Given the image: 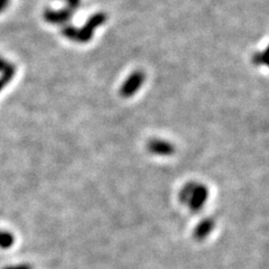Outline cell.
Listing matches in <instances>:
<instances>
[{
  "label": "cell",
  "instance_id": "obj_4",
  "mask_svg": "<svg viewBox=\"0 0 269 269\" xmlns=\"http://www.w3.org/2000/svg\"><path fill=\"white\" fill-rule=\"evenodd\" d=\"M14 242H15V237L8 231L0 230V248L9 249L12 248Z\"/></svg>",
  "mask_w": 269,
  "mask_h": 269
},
{
  "label": "cell",
  "instance_id": "obj_2",
  "mask_svg": "<svg viewBox=\"0 0 269 269\" xmlns=\"http://www.w3.org/2000/svg\"><path fill=\"white\" fill-rule=\"evenodd\" d=\"M148 150L150 153L159 156H170L174 154L175 148L172 143L160 141V139H154L148 143Z\"/></svg>",
  "mask_w": 269,
  "mask_h": 269
},
{
  "label": "cell",
  "instance_id": "obj_1",
  "mask_svg": "<svg viewBox=\"0 0 269 269\" xmlns=\"http://www.w3.org/2000/svg\"><path fill=\"white\" fill-rule=\"evenodd\" d=\"M178 196L179 200L190 207V210L193 212H200L207 201L209 191L206 185L191 182L182 189Z\"/></svg>",
  "mask_w": 269,
  "mask_h": 269
},
{
  "label": "cell",
  "instance_id": "obj_3",
  "mask_svg": "<svg viewBox=\"0 0 269 269\" xmlns=\"http://www.w3.org/2000/svg\"><path fill=\"white\" fill-rule=\"evenodd\" d=\"M214 220L212 218H206L200 222L199 224L196 225L194 231H193V237H194L195 240H199V241H202L209 237V235L212 232L214 228Z\"/></svg>",
  "mask_w": 269,
  "mask_h": 269
},
{
  "label": "cell",
  "instance_id": "obj_5",
  "mask_svg": "<svg viewBox=\"0 0 269 269\" xmlns=\"http://www.w3.org/2000/svg\"><path fill=\"white\" fill-rule=\"evenodd\" d=\"M2 269H33L31 265L28 264H20V265H15V266H8Z\"/></svg>",
  "mask_w": 269,
  "mask_h": 269
}]
</instances>
